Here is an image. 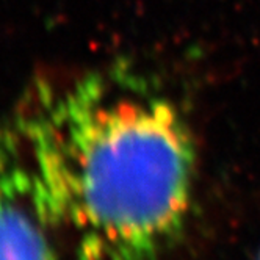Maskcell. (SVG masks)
<instances>
[{
	"label": "cell",
	"mask_w": 260,
	"mask_h": 260,
	"mask_svg": "<svg viewBox=\"0 0 260 260\" xmlns=\"http://www.w3.org/2000/svg\"><path fill=\"white\" fill-rule=\"evenodd\" d=\"M19 137L36 204L69 226L82 260H160L182 240L196 143L157 80L116 66L43 89Z\"/></svg>",
	"instance_id": "obj_1"
},
{
	"label": "cell",
	"mask_w": 260,
	"mask_h": 260,
	"mask_svg": "<svg viewBox=\"0 0 260 260\" xmlns=\"http://www.w3.org/2000/svg\"><path fill=\"white\" fill-rule=\"evenodd\" d=\"M257 260H260V252H258V257H257Z\"/></svg>",
	"instance_id": "obj_4"
},
{
	"label": "cell",
	"mask_w": 260,
	"mask_h": 260,
	"mask_svg": "<svg viewBox=\"0 0 260 260\" xmlns=\"http://www.w3.org/2000/svg\"><path fill=\"white\" fill-rule=\"evenodd\" d=\"M13 134L7 130L0 128V183H2L10 173L19 165L17 160V149H19V143Z\"/></svg>",
	"instance_id": "obj_3"
},
{
	"label": "cell",
	"mask_w": 260,
	"mask_h": 260,
	"mask_svg": "<svg viewBox=\"0 0 260 260\" xmlns=\"http://www.w3.org/2000/svg\"><path fill=\"white\" fill-rule=\"evenodd\" d=\"M21 163L0 183V260H57Z\"/></svg>",
	"instance_id": "obj_2"
}]
</instances>
